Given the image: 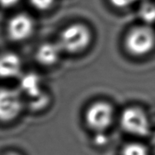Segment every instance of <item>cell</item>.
Returning <instances> with one entry per match:
<instances>
[{
  "mask_svg": "<svg viewBox=\"0 0 155 155\" xmlns=\"http://www.w3.org/2000/svg\"><path fill=\"white\" fill-rule=\"evenodd\" d=\"M92 42L90 28L81 23L70 24L61 32L58 44L68 54H77L87 49Z\"/></svg>",
  "mask_w": 155,
  "mask_h": 155,
  "instance_id": "obj_1",
  "label": "cell"
},
{
  "mask_svg": "<svg viewBox=\"0 0 155 155\" xmlns=\"http://www.w3.org/2000/svg\"><path fill=\"white\" fill-rule=\"evenodd\" d=\"M124 46L131 55L136 57L147 55L155 48L154 30L146 24L132 28L125 36Z\"/></svg>",
  "mask_w": 155,
  "mask_h": 155,
  "instance_id": "obj_2",
  "label": "cell"
},
{
  "mask_svg": "<svg viewBox=\"0 0 155 155\" xmlns=\"http://www.w3.org/2000/svg\"><path fill=\"white\" fill-rule=\"evenodd\" d=\"M121 125L124 130L137 136H144L149 132V121L142 109L128 108L121 115Z\"/></svg>",
  "mask_w": 155,
  "mask_h": 155,
  "instance_id": "obj_3",
  "label": "cell"
},
{
  "mask_svg": "<svg viewBox=\"0 0 155 155\" xmlns=\"http://www.w3.org/2000/svg\"><path fill=\"white\" fill-rule=\"evenodd\" d=\"M23 109V101L18 92L2 88L0 89V120L9 122L19 115Z\"/></svg>",
  "mask_w": 155,
  "mask_h": 155,
  "instance_id": "obj_4",
  "label": "cell"
},
{
  "mask_svg": "<svg viewBox=\"0 0 155 155\" xmlns=\"http://www.w3.org/2000/svg\"><path fill=\"white\" fill-rule=\"evenodd\" d=\"M114 117L113 108L106 103H96L86 113V122L93 129L103 131L111 124Z\"/></svg>",
  "mask_w": 155,
  "mask_h": 155,
  "instance_id": "obj_5",
  "label": "cell"
},
{
  "mask_svg": "<svg viewBox=\"0 0 155 155\" xmlns=\"http://www.w3.org/2000/svg\"><path fill=\"white\" fill-rule=\"evenodd\" d=\"M34 29V24L30 16L25 14L15 15L8 25V34L12 40L23 41L30 36Z\"/></svg>",
  "mask_w": 155,
  "mask_h": 155,
  "instance_id": "obj_6",
  "label": "cell"
},
{
  "mask_svg": "<svg viewBox=\"0 0 155 155\" xmlns=\"http://www.w3.org/2000/svg\"><path fill=\"white\" fill-rule=\"evenodd\" d=\"M62 51L63 50L58 43H45L38 48L36 58L41 64L51 66L56 64L59 59Z\"/></svg>",
  "mask_w": 155,
  "mask_h": 155,
  "instance_id": "obj_7",
  "label": "cell"
},
{
  "mask_svg": "<svg viewBox=\"0 0 155 155\" xmlns=\"http://www.w3.org/2000/svg\"><path fill=\"white\" fill-rule=\"evenodd\" d=\"M21 60L16 54H4L0 56V77L8 78L18 75L21 70Z\"/></svg>",
  "mask_w": 155,
  "mask_h": 155,
  "instance_id": "obj_8",
  "label": "cell"
},
{
  "mask_svg": "<svg viewBox=\"0 0 155 155\" xmlns=\"http://www.w3.org/2000/svg\"><path fill=\"white\" fill-rule=\"evenodd\" d=\"M20 87L23 92H24L28 96L34 98L39 97L40 93V81L37 75L34 74H29L25 75L20 83Z\"/></svg>",
  "mask_w": 155,
  "mask_h": 155,
  "instance_id": "obj_9",
  "label": "cell"
},
{
  "mask_svg": "<svg viewBox=\"0 0 155 155\" xmlns=\"http://www.w3.org/2000/svg\"><path fill=\"white\" fill-rule=\"evenodd\" d=\"M138 16L144 24L151 25L155 23V4L149 1H143L138 9Z\"/></svg>",
  "mask_w": 155,
  "mask_h": 155,
  "instance_id": "obj_10",
  "label": "cell"
},
{
  "mask_svg": "<svg viewBox=\"0 0 155 155\" xmlns=\"http://www.w3.org/2000/svg\"><path fill=\"white\" fill-rule=\"evenodd\" d=\"M123 155H148V153L145 146L140 143H133L125 146Z\"/></svg>",
  "mask_w": 155,
  "mask_h": 155,
  "instance_id": "obj_11",
  "label": "cell"
},
{
  "mask_svg": "<svg viewBox=\"0 0 155 155\" xmlns=\"http://www.w3.org/2000/svg\"><path fill=\"white\" fill-rule=\"evenodd\" d=\"M31 4L38 10H47L50 8L54 3V0H29Z\"/></svg>",
  "mask_w": 155,
  "mask_h": 155,
  "instance_id": "obj_12",
  "label": "cell"
},
{
  "mask_svg": "<svg viewBox=\"0 0 155 155\" xmlns=\"http://www.w3.org/2000/svg\"><path fill=\"white\" fill-rule=\"evenodd\" d=\"M143 1L144 0H109L110 4L117 8H126L138 2H143Z\"/></svg>",
  "mask_w": 155,
  "mask_h": 155,
  "instance_id": "obj_13",
  "label": "cell"
},
{
  "mask_svg": "<svg viewBox=\"0 0 155 155\" xmlns=\"http://www.w3.org/2000/svg\"><path fill=\"white\" fill-rule=\"evenodd\" d=\"M19 0H0V5L4 8H11L18 3Z\"/></svg>",
  "mask_w": 155,
  "mask_h": 155,
  "instance_id": "obj_14",
  "label": "cell"
},
{
  "mask_svg": "<svg viewBox=\"0 0 155 155\" xmlns=\"http://www.w3.org/2000/svg\"><path fill=\"white\" fill-rule=\"evenodd\" d=\"M5 155H18V153H7V154Z\"/></svg>",
  "mask_w": 155,
  "mask_h": 155,
  "instance_id": "obj_15",
  "label": "cell"
}]
</instances>
